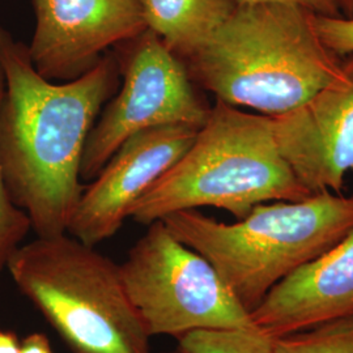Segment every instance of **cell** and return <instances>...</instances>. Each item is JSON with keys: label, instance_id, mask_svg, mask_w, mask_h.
Listing matches in <instances>:
<instances>
[{"label": "cell", "instance_id": "6da1fadb", "mask_svg": "<svg viewBox=\"0 0 353 353\" xmlns=\"http://www.w3.org/2000/svg\"><path fill=\"white\" fill-rule=\"evenodd\" d=\"M0 161L13 202L37 237L67 233L84 191L80 166L89 132L119 85L114 52L88 72L55 83L39 75L28 46L0 26Z\"/></svg>", "mask_w": 353, "mask_h": 353}, {"label": "cell", "instance_id": "7a4b0ae2", "mask_svg": "<svg viewBox=\"0 0 353 353\" xmlns=\"http://www.w3.org/2000/svg\"><path fill=\"white\" fill-rule=\"evenodd\" d=\"M314 16L281 3L237 6L183 63L216 100L268 117L287 113L341 72L344 58L322 42Z\"/></svg>", "mask_w": 353, "mask_h": 353}, {"label": "cell", "instance_id": "3957f363", "mask_svg": "<svg viewBox=\"0 0 353 353\" xmlns=\"http://www.w3.org/2000/svg\"><path fill=\"white\" fill-rule=\"evenodd\" d=\"M312 196L280 154L271 117L216 100L188 152L147 190L128 219L141 225L214 207L237 220L256 204Z\"/></svg>", "mask_w": 353, "mask_h": 353}, {"label": "cell", "instance_id": "277c9868", "mask_svg": "<svg viewBox=\"0 0 353 353\" xmlns=\"http://www.w3.org/2000/svg\"><path fill=\"white\" fill-rule=\"evenodd\" d=\"M165 225L199 252L250 314L267 293L353 229V195L325 191L303 201L256 204L233 224L198 210L166 216Z\"/></svg>", "mask_w": 353, "mask_h": 353}, {"label": "cell", "instance_id": "5b68a950", "mask_svg": "<svg viewBox=\"0 0 353 353\" xmlns=\"http://www.w3.org/2000/svg\"><path fill=\"white\" fill-rule=\"evenodd\" d=\"M7 271L71 352L152 353L119 265L96 246L68 233L37 237L19 248Z\"/></svg>", "mask_w": 353, "mask_h": 353}, {"label": "cell", "instance_id": "8992f818", "mask_svg": "<svg viewBox=\"0 0 353 353\" xmlns=\"http://www.w3.org/2000/svg\"><path fill=\"white\" fill-rule=\"evenodd\" d=\"M119 271L151 338L178 339L196 330H256L214 265L178 240L163 220L147 225Z\"/></svg>", "mask_w": 353, "mask_h": 353}, {"label": "cell", "instance_id": "52a82bcc", "mask_svg": "<svg viewBox=\"0 0 353 353\" xmlns=\"http://www.w3.org/2000/svg\"><path fill=\"white\" fill-rule=\"evenodd\" d=\"M114 55L122 88L89 132L81 179L97 176L131 137L156 127L201 128L212 108L191 80L183 61L150 29L118 45Z\"/></svg>", "mask_w": 353, "mask_h": 353}, {"label": "cell", "instance_id": "ba28073f", "mask_svg": "<svg viewBox=\"0 0 353 353\" xmlns=\"http://www.w3.org/2000/svg\"><path fill=\"white\" fill-rule=\"evenodd\" d=\"M34 33L28 45L39 75L71 81L106 50L148 29L143 0H33Z\"/></svg>", "mask_w": 353, "mask_h": 353}, {"label": "cell", "instance_id": "9c48e42d", "mask_svg": "<svg viewBox=\"0 0 353 353\" xmlns=\"http://www.w3.org/2000/svg\"><path fill=\"white\" fill-rule=\"evenodd\" d=\"M271 122L279 152L303 188L341 194L353 170V54L327 85Z\"/></svg>", "mask_w": 353, "mask_h": 353}, {"label": "cell", "instance_id": "30bf717a", "mask_svg": "<svg viewBox=\"0 0 353 353\" xmlns=\"http://www.w3.org/2000/svg\"><path fill=\"white\" fill-rule=\"evenodd\" d=\"M198 131L156 127L127 139L84 188L67 233L90 246L114 237L132 205L188 152Z\"/></svg>", "mask_w": 353, "mask_h": 353}, {"label": "cell", "instance_id": "8fae6325", "mask_svg": "<svg viewBox=\"0 0 353 353\" xmlns=\"http://www.w3.org/2000/svg\"><path fill=\"white\" fill-rule=\"evenodd\" d=\"M353 316V229L334 248L296 270L267 293L252 313L270 339Z\"/></svg>", "mask_w": 353, "mask_h": 353}, {"label": "cell", "instance_id": "7c38bea8", "mask_svg": "<svg viewBox=\"0 0 353 353\" xmlns=\"http://www.w3.org/2000/svg\"><path fill=\"white\" fill-rule=\"evenodd\" d=\"M148 29L188 59L214 36L237 7L234 0H143Z\"/></svg>", "mask_w": 353, "mask_h": 353}, {"label": "cell", "instance_id": "4fadbf2b", "mask_svg": "<svg viewBox=\"0 0 353 353\" xmlns=\"http://www.w3.org/2000/svg\"><path fill=\"white\" fill-rule=\"evenodd\" d=\"M176 341L179 353H274L272 339L256 330H196Z\"/></svg>", "mask_w": 353, "mask_h": 353}, {"label": "cell", "instance_id": "5bb4252c", "mask_svg": "<svg viewBox=\"0 0 353 353\" xmlns=\"http://www.w3.org/2000/svg\"><path fill=\"white\" fill-rule=\"evenodd\" d=\"M274 353H353V316L274 339Z\"/></svg>", "mask_w": 353, "mask_h": 353}, {"label": "cell", "instance_id": "9a60e30c", "mask_svg": "<svg viewBox=\"0 0 353 353\" xmlns=\"http://www.w3.org/2000/svg\"><path fill=\"white\" fill-rule=\"evenodd\" d=\"M4 96V75L0 67V106ZM32 230L29 216L17 207L7 189L0 161V278L7 270L13 254L23 245Z\"/></svg>", "mask_w": 353, "mask_h": 353}, {"label": "cell", "instance_id": "2e32d148", "mask_svg": "<svg viewBox=\"0 0 353 353\" xmlns=\"http://www.w3.org/2000/svg\"><path fill=\"white\" fill-rule=\"evenodd\" d=\"M316 33L328 49L344 58L353 54V20L343 16H314Z\"/></svg>", "mask_w": 353, "mask_h": 353}, {"label": "cell", "instance_id": "e0dca14e", "mask_svg": "<svg viewBox=\"0 0 353 353\" xmlns=\"http://www.w3.org/2000/svg\"><path fill=\"white\" fill-rule=\"evenodd\" d=\"M237 6L262 4V3H281L305 8L310 12L322 16H341L335 0H234Z\"/></svg>", "mask_w": 353, "mask_h": 353}, {"label": "cell", "instance_id": "ac0fdd59", "mask_svg": "<svg viewBox=\"0 0 353 353\" xmlns=\"http://www.w3.org/2000/svg\"><path fill=\"white\" fill-rule=\"evenodd\" d=\"M19 353H54L50 341L45 334L34 332L28 335L26 339L20 341Z\"/></svg>", "mask_w": 353, "mask_h": 353}, {"label": "cell", "instance_id": "d6986e66", "mask_svg": "<svg viewBox=\"0 0 353 353\" xmlns=\"http://www.w3.org/2000/svg\"><path fill=\"white\" fill-rule=\"evenodd\" d=\"M20 352V341L12 331L0 330V353Z\"/></svg>", "mask_w": 353, "mask_h": 353}, {"label": "cell", "instance_id": "ffe728a7", "mask_svg": "<svg viewBox=\"0 0 353 353\" xmlns=\"http://www.w3.org/2000/svg\"><path fill=\"white\" fill-rule=\"evenodd\" d=\"M341 16L353 20V0H335Z\"/></svg>", "mask_w": 353, "mask_h": 353}, {"label": "cell", "instance_id": "44dd1931", "mask_svg": "<svg viewBox=\"0 0 353 353\" xmlns=\"http://www.w3.org/2000/svg\"><path fill=\"white\" fill-rule=\"evenodd\" d=\"M163 353H179V351L178 350H174V351H168V352H163Z\"/></svg>", "mask_w": 353, "mask_h": 353}]
</instances>
